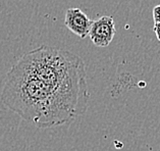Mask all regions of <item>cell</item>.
<instances>
[{
  "mask_svg": "<svg viewBox=\"0 0 160 151\" xmlns=\"http://www.w3.org/2000/svg\"><path fill=\"white\" fill-rule=\"evenodd\" d=\"M64 24L71 32L84 39L89 36L93 21L83 10L77 7H72L66 10Z\"/></svg>",
  "mask_w": 160,
  "mask_h": 151,
  "instance_id": "3",
  "label": "cell"
},
{
  "mask_svg": "<svg viewBox=\"0 0 160 151\" xmlns=\"http://www.w3.org/2000/svg\"><path fill=\"white\" fill-rule=\"evenodd\" d=\"M153 21L154 23H160V4L153 8Z\"/></svg>",
  "mask_w": 160,
  "mask_h": 151,
  "instance_id": "4",
  "label": "cell"
},
{
  "mask_svg": "<svg viewBox=\"0 0 160 151\" xmlns=\"http://www.w3.org/2000/svg\"><path fill=\"white\" fill-rule=\"evenodd\" d=\"M89 97L83 59L45 45L24 54L12 65L1 93L8 109L40 129L73 122L87 110Z\"/></svg>",
  "mask_w": 160,
  "mask_h": 151,
  "instance_id": "1",
  "label": "cell"
},
{
  "mask_svg": "<svg viewBox=\"0 0 160 151\" xmlns=\"http://www.w3.org/2000/svg\"><path fill=\"white\" fill-rule=\"evenodd\" d=\"M153 31H154V33L156 35V38H157V40L160 41V23H154Z\"/></svg>",
  "mask_w": 160,
  "mask_h": 151,
  "instance_id": "5",
  "label": "cell"
},
{
  "mask_svg": "<svg viewBox=\"0 0 160 151\" xmlns=\"http://www.w3.org/2000/svg\"><path fill=\"white\" fill-rule=\"evenodd\" d=\"M115 35V24L112 17L104 15L93 21L89 37L97 47H107Z\"/></svg>",
  "mask_w": 160,
  "mask_h": 151,
  "instance_id": "2",
  "label": "cell"
}]
</instances>
